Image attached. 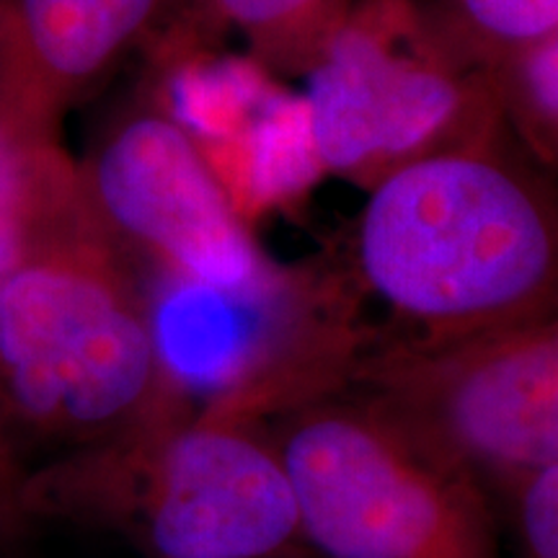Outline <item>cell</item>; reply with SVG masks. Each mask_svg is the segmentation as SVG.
I'll return each mask as SVG.
<instances>
[{
  "instance_id": "cell-12",
  "label": "cell",
  "mask_w": 558,
  "mask_h": 558,
  "mask_svg": "<svg viewBox=\"0 0 558 558\" xmlns=\"http://www.w3.org/2000/svg\"><path fill=\"white\" fill-rule=\"evenodd\" d=\"M427 5L484 65L558 34V0H429Z\"/></svg>"
},
{
  "instance_id": "cell-1",
  "label": "cell",
  "mask_w": 558,
  "mask_h": 558,
  "mask_svg": "<svg viewBox=\"0 0 558 558\" xmlns=\"http://www.w3.org/2000/svg\"><path fill=\"white\" fill-rule=\"evenodd\" d=\"M197 407L160 354L148 271L73 163L0 282V429L29 471Z\"/></svg>"
},
{
  "instance_id": "cell-6",
  "label": "cell",
  "mask_w": 558,
  "mask_h": 558,
  "mask_svg": "<svg viewBox=\"0 0 558 558\" xmlns=\"http://www.w3.org/2000/svg\"><path fill=\"white\" fill-rule=\"evenodd\" d=\"M344 393L501 507L522 478L558 463V316L439 344L373 341Z\"/></svg>"
},
{
  "instance_id": "cell-5",
  "label": "cell",
  "mask_w": 558,
  "mask_h": 558,
  "mask_svg": "<svg viewBox=\"0 0 558 558\" xmlns=\"http://www.w3.org/2000/svg\"><path fill=\"white\" fill-rule=\"evenodd\" d=\"M308 78L320 171L365 190L401 166L507 130L488 68L424 0H354Z\"/></svg>"
},
{
  "instance_id": "cell-2",
  "label": "cell",
  "mask_w": 558,
  "mask_h": 558,
  "mask_svg": "<svg viewBox=\"0 0 558 558\" xmlns=\"http://www.w3.org/2000/svg\"><path fill=\"white\" fill-rule=\"evenodd\" d=\"M505 135L414 160L369 186L349 251L375 341L439 344L558 316V209Z\"/></svg>"
},
{
  "instance_id": "cell-3",
  "label": "cell",
  "mask_w": 558,
  "mask_h": 558,
  "mask_svg": "<svg viewBox=\"0 0 558 558\" xmlns=\"http://www.w3.org/2000/svg\"><path fill=\"white\" fill-rule=\"evenodd\" d=\"M34 522L99 530L148 558L298 554L295 499L269 435L202 414L39 460L26 471Z\"/></svg>"
},
{
  "instance_id": "cell-7",
  "label": "cell",
  "mask_w": 558,
  "mask_h": 558,
  "mask_svg": "<svg viewBox=\"0 0 558 558\" xmlns=\"http://www.w3.org/2000/svg\"><path fill=\"white\" fill-rule=\"evenodd\" d=\"M78 177L99 220L150 277L256 292L282 271L254 241L190 132L158 104L111 122L78 163Z\"/></svg>"
},
{
  "instance_id": "cell-15",
  "label": "cell",
  "mask_w": 558,
  "mask_h": 558,
  "mask_svg": "<svg viewBox=\"0 0 558 558\" xmlns=\"http://www.w3.org/2000/svg\"><path fill=\"white\" fill-rule=\"evenodd\" d=\"M282 558H298V554H290V556H282Z\"/></svg>"
},
{
  "instance_id": "cell-9",
  "label": "cell",
  "mask_w": 558,
  "mask_h": 558,
  "mask_svg": "<svg viewBox=\"0 0 558 558\" xmlns=\"http://www.w3.org/2000/svg\"><path fill=\"white\" fill-rule=\"evenodd\" d=\"M60 120L21 68L0 16V282L39 205L75 163L60 143Z\"/></svg>"
},
{
  "instance_id": "cell-4",
  "label": "cell",
  "mask_w": 558,
  "mask_h": 558,
  "mask_svg": "<svg viewBox=\"0 0 558 558\" xmlns=\"http://www.w3.org/2000/svg\"><path fill=\"white\" fill-rule=\"evenodd\" d=\"M267 432L318 558H501L484 484L352 396L288 411Z\"/></svg>"
},
{
  "instance_id": "cell-11",
  "label": "cell",
  "mask_w": 558,
  "mask_h": 558,
  "mask_svg": "<svg viewBox=\"0 0 558 558\" xmlns=\"http://www.w3.org/2000/svg\"><path fill=\"white\" fill-rule=\"evenodd\" d=\"M501 120L543 166L558 160V34L488 60Z\"/></svg>"
},
{
  "instance_id": "cell-14",
  "label": "cell",
  "mask_w": 558,
  "mask_h": 558,
  "mask_svg": "<svg viewBox=\"0 0 558 558\" xmlns=\"http://www.w3.org/2000/svg\"><path fill=\"white\" fill-rule=\"evenodd\" d=\"M26 465L0 429V558H19L29 546L34 522L24 509Z\"/></svg>"
},
{
  "instance_id": "cell-10",
  "label": "cell",
  "mask_w": 558,
  "mask_h": 558,
  "mask_svg": "<svg viewBox=\"0 0 558 558\" xmlns=\"http://www.w3.org/2000/svg\"><path fill=\"white\" fill-rule=\"evenodd\" d=\"M199 5L239 29L262 68L308 75L354 0H199Z\"/></svg>"
},
{
  "instance_id": "cell-13",
  "label": "cell",
  "mask_w": 558,
  "mask_h": 558,
  "mask_svg": "<svg viewBox=\"0 0 558 558\" xmlns=\"http://www.w3.org/2000/svg\"><path fill=\"white\" fill-rule=\"evenodd\" d=\"M520 558H558V463L530 473L507 497Z\"/></svg>"
},
{
  "instance_id": "cell-16",
  "label": "cell",
  "mask_w": 558,
  "mask_h": 558,
  "mask_svg": "<svg viewBox=\"0 0 558 558\" xmlns=\"http://www.w3.org/2000/svg\"><path fill=\"white\" fill-rule=\"evenodd\" d=\"M5 3H9V0H0V5H5Z\"/></svg>"
},
{
  "instance_id": "cell-8",
  "label": "cell",
  "mask_w": 558,
  "mask_h": 558,
  "mask_svg": "<svg viewBox=\"0 0 558 558\" xmlns=\"http://www.w3.org/2000/svg\"><path fill=\"white\" fill-rule=\"evenodd\" d=\"M163 0H9L0 5L21 68L62 117L150 32Z\"/></svg>"
}]
</instances>
